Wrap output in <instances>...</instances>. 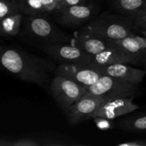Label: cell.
I'll use <instances>...</instances> for the list:
<instances>
[{
  "instance_id": "1",
  "label": "cell",
  "mask_w": 146,
  "mask_h": 146,
  "mask_svg": "<svg viewBox=\"0 0 146 146\" xmlns=\"http://www.w3.org/2000/svg\"><path fill=\"white\" fill-rule=\"evenodd\" d=\"M0 58L2 67L10 74L42 87L49 83L50 74L56 68L52 61L13 46L1 47Z\"/></svg>"
},
{
  "instance_id": "2",
  "label": "cell",
  "mask_w": 146,
  "mask_h": 146,
  "mask_svg": "<svg viewBox=\"0 0 146 146\" xmlns=\"http://www.w3.org/2000/svg\"><path fill=\"white\" fill-rule=\"evenodd\" d=\"M24 21V32L30 39L43 47L50 44H65L71 39L50 19L48 13L27 15Z\"/></svg>"
},
{
  "instance_id": "3",
  "label": "cell",
  "mask_w": 146,
  "mask_h": 146,
  "mask_svg": "<svg viewBox=\"0 0 146 146\" xmlns=\"http://www.w3.org/2000/svg\"><path fill=\"white\" fill-rule=\"evenodd\" d=\"M111 40L123 39L132 35L133 24L132 16L105 12L85 24L81 28Z\"/></svg>"
},
{
  "instance_id": "4",
  "label": "cell",
  "mask_w": 146,
  "mask_h": 146,
  "mask_svg": "<svg viewBox=\"0 0 146 146\" xmlns=\"http://www.w3.org/2000/svg\"><path fill=\"white\" fill-rule=\"evenodd\" d=\"M86 94L104 96L108 99L123 97L138 96L141 94L138 84H132L124 80L103 75L96 82L87 88Z\"/></svg>"
},
{
  "instance_id": "5",
  "label": "cell",
  "mask_w": 146,
  "mask_h": 146,
  "mask_svg": "<svg viewBox=\"0 0 146 146\" xmlns=\"http://www.w3.org/2000/svg\"><path fill=\"white\" fill-rule=\"evenodd\" d=\"M87 88L86 86L61 76L55 75L50 82L51 96L64 113L85 95Z\"/></svg>"
},
{
  "instance_id": "6",
  "label": "cell",
  "mask_w": 146,
  "mask_h": 146,
  "mask_svg": "<svg viewBox=\"0 0 146 146\" xmlns=\"http://www.w3.org/2000/svg\"><path fill=\"white\" fill-rule=\"evenodd\" d=\"M108 100L109 99L104 96L85 94L65 113L68 124L75 126L89 118H93L96 113Z\"/></svg>"
},
{
  "instance_id": "7",
  "label": "cell",
  "mask_w": 146,
  "mask_h": 146,
  "mask_svg": "<svg viewBox=\"0 0 146 146\" xmlns=\"http://www.w3.org/2000/svg\"><path fill=\"white\" fill-rule=\"evenodd\" d=\"M44 52L60 64H88L94 56L73 44H50L43 47Z\"/></svg>"
},
{
  "instance_id": "8",
  "label": "cell",
  "mask_w": 146,
  "mask_h": 146,
  "mask_svg": "<svg viewBox=\"0 0 146 146\" xmlns=\"http://www.w3.org/2000/svg\"><path fill=\"white\" fill-rule=\"evenodd\" d=\"M95 11L96 8L93 4L84 2L57 10L55 14L59 24L66 27L74 28L89 22Z\"/></svg>"
},
{
  "instance_id": "9",
  "label": "cell",
  "mask_w": 146,
  "mask_h": 146,
  "mask_svg": "<svg viewBox=\"0 0 146 146\" xmlns=\"http://www.w3.org/2000/svg\"><path fill=\"white\" fill-rule=\"evenodd\" d=\"M54 74L87 87L95 84L103 76L88 64H60L56 66Z\"/></svg>"
},
{
  "instance_id": "10",
  "label": "cell",
  "mask_w": 146,
  "mask_h": 146,
  "mask_svg": "<svg viewBox=\"0 0 146 146\" xmlns=\"http://www.w3.org/2000/svg\"><path fill=\"white\" fill-rule=\"evenodd\" d=\"M91 67L102 75L110 76L139 85L146 75V70L125 64H116L108 66H97L88 63Z\"/></svg>"
},
{
  "instance_id": "11",
  "label": "cell",
  "mask_w": 146,
  "mask_h": 146,
  "mask_svg": "<svg viewBox=\"0 0 146 146\" xmlns=\"http://www.w3.org/2000/svg\"><path fill=\"white\" fill-rule=\"evenodd\" d=\"M71 44L91 55L95 56L111 46L112 43L109 38L81 29L75 33L71 40Z\"/></svg>"
},
{
  "instance_id": "12",
  "label": "cell",
  "mask_w": 146,
  "mask_h": 146,
  "mask_svg": "<svg viewBox=\"0 0 146 146\" xmlns=\"http://www.w3.org/2000/svg\"><path fill=\"white\" fill-rule=\"evenodd\" d=\"M134 97H123L109 99L96 113L94 117H104L109 119H115L120 116L134 112L140 106L133 103Z\"/></svg>"
},
{
  "instance_id": "13",
  "label": "cell",
  "mask_w": 146,
  "mask_h": 146,
  "mask_svg": "<svg viewBox=\"0 0 146 146\" xmlns=\"http://www.w3.org/2000/svg\"><path fill=\"white\" fill-rule=\"evenodd\" d=\"M133 58L135 66L146 70V38L135 34L123 39L113 40Z\"/></svg>"
},
{
  "instance_id": "14",
  "label": "cell",
  "mask_w": 146,
  "mask_h": 146,
  "mask_svg": "<svg viewBox=\"0 0 146 146\" xmlns=\"http://www.w3.org/2000/svg\"><path fill=\"white\" fill-rule=\"evenodd\" d=\"M111 46L102 52L94 56L91 64L97 66H108L125 64L135 66V61L130 54L111 40Z\"/></svg>"
},
{
  "instance_id": "15",
  "label": "cell",
  "mask_w": 146,
  "mask_h": 146,
  "mask_svg": "<svg viewBox=\"0 0 146 146\" xmlns=\"http://www.w3.org/2000/svg\"><path fill=\"white\" fill-rule=\"evenodd\" d=\"M111 4L117 12L123 15H146V0H111Z\"/></svg>"
},
{
  "instance_id": "16",
  "label": "cell",
  "mask_w": 146,
  "mask_h": 146,
  "mask_svg": "<svg viewBox=\"0 0 146 146\" xmlns=\"http://www.w3.org/2000/svg\"><path fill=\"white\" fill-rule=\"evenodd\" d=\"M118 127L126 132H145L146 113L125 116L118 122Z\"/></svg>"
},
{
  "instance_id": "17",
  "label": "cell",
  "mask_w": 146,
  "mask_h": 146,
  "mask_svg": "<svg viewBox=\"0 0 146 146\" xmlns=\"http://www.w3.org/2000/svg\"><path fill=\"white\" fill-rule=\"evenodd\" d=\"M24 15L23 13H19L1 19V35L4 37L16 36L19 33Z\"/></svg>"
},
{
  "instance_id": "18",
  "label": "cell",
  "mask_w": 146,
  "mask_h": 146,
  "mask_svg": "<svg viewBox=\"0 0 146 146\" xmlns=\"http://www.w3.org/2000/svg\"><path fill=\"white\" fill-rule=\"evenodd\" d=\"M37 139L39 146H52V145H78L71 138L61 135V134L50 133L45 135H34Z\"/></svg>"
},
{
  "instance_id": "19",
  "label": "cell",
  "mask_w": 146,
  "mask_h": 146,
  "mask_svg": "<svg viewBox=\"0 0 146 146\" xmlns=\"http://www.w3.org/2000/svg\"><path fill=\"white\" fill-rule=\"evenodd\" d=\"M19 1L21 12L24 15L47 13L42 0H19Z\"/></svg>"
},
{
  "instance_id": "20",
  "label": "cell",
  "mask_w": 146,
  "mask_h": 146,
  "mask_svg": "<svg viewBox=\"0 0 146 146\" xmlns=\"http://www.w3.org/2000/svg\"><path fill=\"white\" fill-rule=\"evenodd\" d=\"M21 12L19 0H0V19Z\"/></svg>"
},
{
  "instance_id": "21",
  "label": "cell",
  "mask_w": 146,
  "mask_h": 146,
  "mask_svg": "<svg viewBox=\"0 0 146 146\" xmlns=\"http://www.w3.org/2000/svg\"><path fill=\"white\" fill-rule=\"evenodd\" d=\"M134 34H139L146 38V15L133 17Z\"/></svg>"
},
{
  "instance_id": "22",
  "label": "cell",
  "mask_w": 146,
  "mask_h": 146,
  "mask_svg": "<svg viewBox=\"0 0 146 146\" xmlns=\"http://www.w3.org/2000/svg\"><path fill=\"white\" fill-rule=\"evenodd\" d=\"M94 123L97 128L101 131H108L112 129L114 127V123L113 119L104 118V117H94L93 118Z\"/></svg>"
},
{
  "instance_id": "23",
  "label": "cell",
  "mask_w": 146,
  "mask_h": 146,
  "mask_svg": "<svg viewBox=\"0 0 146 146\" xmlns=\"http://www.w3.org/2000/svg\"><path fill=\"white\" fill-rule=\"evenodd\" d=\"M118 146H146L145 139H135L131 140L126 142L119 143Z\"/></svg>"
},
{
  "instance_id": "24",
  "label": "cell",
  "mask_w": 146,
  "mask_h": 146,
  "mask_svg": "<svg viewBox=\"0 0 146 146\" xmlns=\"http://www.w3.org/2000/svg\"><path fill=\"white\" fill-rule=\"evenodd\" d=\"M84 2H85V0H64L57 10L61 9H63V8H65V7H69V6L82 4V3H84Z\"/></svg>"
},
{
  "instance_id": "25",
  "label": "cell",
  "mask_w": 146,
  "mask_h": 146,
  "mask_svg": "<svg viewBox=\"0 0 146 146\" xmlns=\"http://www.w3.org/2000/svg\"><path fill=\"white\" fill-rule=\"evenodd\" d=\"M54 1H55L56 4L57 9H58V7H59V6L61 5V3H62V1H64V0H54Z\"/></svg>"
}]
</instances>
